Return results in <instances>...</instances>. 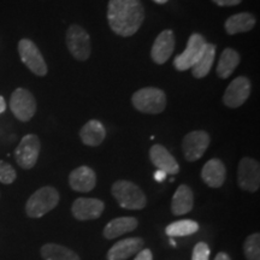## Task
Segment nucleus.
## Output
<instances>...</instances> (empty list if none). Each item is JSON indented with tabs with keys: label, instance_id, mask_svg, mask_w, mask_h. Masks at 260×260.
<instances>
[{
	"label": "nucleus",
	"instance_id": "nucleus-1",
	"mask_svg": "<svg viewBox=\"0 0 260 260\" xmlns=\"http://www.w3.org/2000/svg\"><path fill=\"white\" fill-rule=\"evenodd\" d=\"M145 10L140 0H110L107 21L110 28L119 37H132L141 27Z\"/></svg>",
	"mask_w": 260,
	"mask_h": 260
},
{
	"label": "nucleus",
	"instance_id": "nucleus-2",
	"mask_svg": "<svg viewBox=\"0 0 260 260\" xmlns=\"http://www.w3.org/2000/svg\"><path fill=\"white\" fill-rule=\"evenodd\" d=\"M111 193L117 203L126 210H142L147 205V198L134 182L119 180L112 184Z\"/></svg>",
	"mask_w": 260,
	"mask_h": 260
},
{
	"label": "nucleus",
	"instance_id": "nucleus-3",
	"mask_svg": "<svg viewBox=\"0 0 260 260\" xmlns=\"http://www.w3.org/2000/svg\"><path fill=\"white\" fill-rule=\"evenodd\" d=\"M60 195L56 188L42 187L30 195L25 204V213L30 218H41L59 204Z\"/></svg>",
	"mask_w": 260,
	"mask_h": 260
},
{
	"label": "nucleus",
	"instance_id": "nucleus-4",
	"mask_svg": "<svg viewBox=\"0 0 260 260\" xmlns=\"http://www.w3.org/2000/svg\"><path fill=\"white\" fill-rule=\"evenodd\" d=\"M132 103L140 112L158 115L167 107V95L161 89L147 87L135 92L132 98Z\"/></svg>",
	"mask_w": 260,
	"mask_h": 260
},
{
	"label": "nucleus",
	"instance_id": "nucleus-5",
	"mask_svg": "<svg viewBox=\"0 0 260 260\" xmlns=\"http://www.w3.org/2000/svg\"><path fill=\"white\" fill-rule=\"evenodd\" d=\"M41 151L40 139L35 134H28L22 138L21 142L15 149V159L19 168L30 170L37 164Z\"/></svg>",
	"mask_w": 260,
	"mask_h": 260
},
{
	"label": "nucleus",
	"instance_id": "nucleus-6",
	"mask_svg": "<svg viewBox=\"0 0 260 260\" xmlns=\"http://www.w3.org/2000/svg\"><path fill=\"white\" fill-rule=\"evenodd\" d=\"M18 53L21 57L22 63L35 74L37 76H46L47 75V64L42 57L40 50L37 45L29 39H22L18 42Z\"/></svg>",
	"mask_w": 260,
	"mask_h": 260
},
{
	"label": "nucleus",
	"instance_id": "nucleus-7",
	"mask_svg": "<svg viewBox=\"0 0 260 260\" xmlns=\"http://www.w3.org/2000/svg\"><path fill=\"white\" fill-rule=\"evenodd\" d=\"M206 44V40L201 34H198V32L191 34L190 38L188 39L186 50L175 58V68L178 71H186L193 68L197 64V61L200 59V57L203 56Z\"/></svg>",
	"mask_w": 260,
	"mask_h": 260
},
{
	"label": "nucleus",
	"instance_id": "nucleus-8",
	"mask_svg": "<svg viewBox=\"0 0 260 260\" xmlns=\"http://www.w3.org/2000/svg\"><path fill=\"white\" fill-rule=\"evenodd\" d=\"M10 109L18 121L28 122L37 112V100L25 88H17L11 94Z\"/></svg>",
	"mask_w": 260,
	"mask_h": 260
},
{
	"label": "nucleus",
	"instance_id": "nucleus-9",
	"mask_svg": "<svg viewBox=\"0 0 260 260\" xmlns=\"http://www.w3.org/2000/svg\"><path fill=\"white\" fill-rule=\"evenodd\" d=\"M68 50L75 59L84 61L90 56V38L88 32L77 24L70 25L67 31Z\"/></svg>",
	"mask_w": 260,
	"mask_h": 260
},
{
	"label": "nucleus",
	"instance_id": "nucleus-10",
	"mask_svg": "<svg viewBox=\"0 0 260 260\" xmlns=\"http://www.w3.org/2000/svg\"><path fill=\"white\" fill-rule=\"evenodd\" d=\"M237 182L242 190L254 193L260 187V165L255 159L245 157L239 162Z\"/></svg>",
	"mask_w": 260,
	"mask_h": 260
},
{
	"label": "nucleus",
	"instance_id": "nucleus-11",
	"mask_svg": "<svg viewBox=\"0 0 260 260\" xmlns=\"http://www.w3.org/2000/svg\"><path fill=\"white\" fill-rule=\"evenodd\" d=\"M210 146V135L204 130H194L184 136L182 141L184 158L188 161H197L203 157Z\"/></svg>",
	"mask_w": 260,
	"mask_h": 260
},
{
	"label": "nucleus",
	"instance_id": "nucleus-12",
	"mask_svg": "<svg viewBox=\"0 0 260 260\" xmlns=\"http://www.w3.org/2000/svg\"><path fill=\"white\" fill-rule=\"evenodd\" d=\"M251 81L245 76H239L228 86L223 95L224 105L230 109H236L246 103L251 94Z\"/></svg>",
	"mask_w": 260,
	"mask_h": 260
},
{
	"label": "nucleus",
	"instance_id": "nucleus-13",
	"mask_svg": "<svg viewBox=\"0 0 260 260\" xmlns=\"http://www.w3.org/2000/svg\"><path fill=\"white\" fill-rule=\"evenodd\" d=\"M105 209V205L102 200L95 198H79L74 201L71 206V213L77 220L98 219L102 216Z\"/></svg>",
	"mask_w": 260,
	"mask_h": 260
},
{
	"label": "nucleus",
	"instance_id": "nucleus-14",
	"mask_svg": "<svg viewBox=\"0 0 260 260\" xmlns=\"http://www.w3.org/2000/svg\"><path fill=\"white\" fill-rule=\"evenodd\" d=\"M145 241L141 237H129L116 242L107 252V260H126L144 249Z\"/></svg>",
	"mask_w": 260,
	"mask_h": 260
},
{
	"label": "nucleus",
	"instance_id": "nucleus-15",
	"mask_svg": "<svg viewBox=\"0 0 260 260\" xmlns=\"http://www.w3.org/2000/svg\"><path fill=\"white\" fill-rule=\"evenodd\" d=\"M175 50V35L172 30H164L155 39L151 50V57L155 64H164L169 60Z\"/></svg>",
	"mask_w": 260,
	"mask_h": 260
},
{
	"label": "nucleus",
	"instance_id": "nucleus-16",
	"mask_svg": "<svg viewBox=\"0 0 260 260\" xmlns=\"http://www.w3.org/2000/svg\"><path fill=\"white\" fill-rule=\"evenodd\" d=\"M149 159L158 170L167 172L168 175H176L180 171V165L176 159L162 145L157 144L152 146L149 149Z\"/></svg>",
	"mask_w": 260,
	"mask_h": 260
},
{
	"label": "nucleus",
	"instance_id": "nucleus-17",
	"mask_svg": "<svg viewBox=\"0 0 260 260\" xmlns=\"http://www.w3.org/2000/svg\"><path fill=\"white\" fill-rule=\"evenodd\" d=\"M69 184L71 189L80 193H88L96 186V175L89 167H80L75 169L69 175Z\"/></svg>",
	"mask_w": 260,
	"mask_h": 260
},
{
	"label": "nucleus",
	"instance_id": "nucleus-18",
	"mask_svg": "<svg viewBox=\"0 0 260 260\" xmlns=\"http://www.w3.org/2000/svg\"><path fill=\"white\" fill-rule=\"evenodd\" d=\"M201 178L211 188H220L226 178V169L218 158L210 159L201 170Z\"/></svg>",
	"mask_w": 260,
	"mask_h": 260
},
{
	"label": "nucleus",
	"instance_id": "nucleus-19",
	"mask_svg": "<svg viewBox=\"0 0 260 260\" xmlns=\"http://www.w3.org/2000/svg\"><path fill=\"white\" fill-rule=\"evenodd\" d=\"M194 206L193 190L186 184H181L175 191L171 201V211L175 216H183L189 213Z\"/></svg>",
	"mask_w": 260,
	"mask_h": 260
},
{
	"label": "nucleus",
	"instance_id": "nucleus-20",
	"mask_svg": "<svg viewBox=\"0 0 260 260\" xmlns=\"http://www.w3.org/2000/svg\"><path fill=\"white\" fill-rule=\"evenodd\" d=\"M138 225L139 222L135 217H118L106 224L103 235L107 240H113L126 233L134 232Z\"/></svg>",
	"mask_w": 260,
	"mask_h": 260
},
{
	"label": "nucleus",
	"instance_id": "nucleus-21",
	"mask_svg": "<svg viewBox=\"0 0 260 260\" xmlns=\"http://www.w3.org/2000/svg\"><path fill=\"white\" fill-rule=\"evenodd\" d=\"M80 138L84 145L96 147V146L102 145L106 138L105 126L103 125L102 122L92 119L82 126L80 132Z\"/></svg>",
	"mask_w": 260,
	"mask_h": 260
},
{
	"label": "nucleus",
	"instance_id": "nucleus-22",
	"mask_svg": "<svg viewBox=\"0 0 260 260\" xmlns=\"http://www.w3.org/2000/svg\"><path fill=\"white\" fill-rule=\"evenodd\" d=\"M256 23L254 16L249 12H241L230 16L225 21L224 28L229 35H235L239 32H246L252 30Z\"/></svg>",
	"mask_w": 260,
	"mask_h": 260
},
{
	"label": "nucleus",
	"instance_id": "nucleus-23",
	"mask_svg": "<svg viewBox=\"0 0 260 260\" xmlns=\"http://www.w3.org/2000/svg\"><path fill=\"white\" fill-rule=\"evenodd\" d=\"M240 63V54L233 48H225L220 54L218 65H217V76L220 79H228Z\"/></svg>",
	"mask_w": 260,
	"mask_h": 260
},
{
	"label": "nucleus",
	"instance_id": "nucleus-24",
	"mask_svg": "<svg viewBox=\"0 0 260 260\" xmlns=\"http://www.w3.org/2000/svg\"><path fill=\"white\" fill-rule=\"evenodd\" d=\"M40 253L44 260H81L73 249L57 243H46L41 247Z\"/></svg>",
	"mask_w": 260,
	"mask_h": 260
},
{
	"label": "nucleus",
	"instance_id": "nucleus-25",
	"mask_svg": "<svg viewBox=\"0 0 260 260\" xmlns=\"http://www.w3.org/2000/svg\"><path fill=\"white\" fill-rule=\"evenodd\" d=\"M214 57H216V45L206 44L203 56L197 61V64L191 68L195 79H203V77L209 75L211 68L213 65Z\"/></svg>",
	"mask_w": 260,
	"mask_h": 260
},
{
	"label": "nucleus",
	"instance_id": "nucleus-26",
	"mask_svg": "<svg viewBox=\"0 0 260 260\" xmlns=\"http://www.w3.org/2000/svg\"><path fill=\"white\" fill-rule=\"evenodd\" d=\"M199 230V224L193 219H182L169 224L165 233L170 237H183L195 234Z\"/></svg>",
	"mask_w": 260,
	"mask_h": 260
},
{
	"label": "nucleus",
	"instance_id": "nucleus-27",
	"mask_svg": "<svg viewBox=\"0 0 260 260\" xmlns=\"http://www.w3.org/2000/svg\"><path fill=\"white\" fill-rule=\"evenodd\" d=\"M243 253L247 260H260V235L252 234L245 240Z\"/></svg>",
	"mask_w": 260,
	"mask_h": 260
},
{
	"label": "nucleus",
	"instance_id": "nucleus-28",
	"mask_svg": "<svg viewBox=\"0 0 260 260\" xmlns=\"http://www.w3.org/2000/svg\"><path fill=\"white\" fill-rule=\"evenodd\" d=\"M16 177H17V174L12 165L4 160H0V182L4 184H11L15 182Z\"/></svg>",
	"mask_w": 260,
	"mask_h": 260
},
{
	"label": "nucleus",
	"instance_id": "nucleus-29",
	"mask_svg": "<svg viewBox=\"0 0 260 260\" xmlns=\"http://www.w3.org/2000/svg\"><path fill=\"white\" fill-rule=\"evenodd\" d=\"M210 247L205 242H198L193 249L191 260H209L210 258Z\"/></svg>",
	"mask_w": 260,
	"mask_h": 260
},
{
	"label": "nucleus",
	"instance_id": "nucleus-30",
	"mask_svg": "<svg viewBox=\"0 0 260 260\" xmlns=\"http://www.w3.org/2000/svg\"><path fill=\"white\" fill-rule=\"evenodd\" d=\"M134 260H153V254H152L151 249H141Z\"/></svg>",
	"mask_w": 260,
	"mask_h": 260
},
{
	"label": "nucleus",
	"instance_id": "nucleus-31",
	"mask_svg": "<svg viewBox=\"0 0 260 260\" xmlns=\"http://www.w3.org/2000/svg\"><path fill=\"white\" fill-rule=\"evenodd\" d=\"M218 6H235L239 5L242 0H212Z\"/></svg>",
	"mask_w": 260,
	"mask_h": 260
},
{
	"label": "nucleus",
	"instance_id": "nucleus-32",
	"mask_svg": "<svg viewBox=\"0 0 260 260\" xmlns=\"http://www.w3.org/2000/svg\"><path fill=\"white\" fill-rule=\"evenodd\" d=\"M167 176H168L167 172H164V171H161V170H157V171L154 172V180L157 181V182L165 181V178H167Z\"/></svg>",
	"mask_w": 260,
	"mask_h": 260
},
{
	"label": "nucleus",
	"instance_id": "nucleus-33",
	"mask_svg": "<svg viewBox=\"0 0 260 260\" xmlns=\"http://www.w3.org/2000/svg\"><path fill=\"white\" fill-rule=\"evenodd\" d=\"M214 260H232V258H230V256L228 255L226 253L219 252L218 254L216 255V258H214Z\"/></svg>",
	"mask_w": 260,
	"mask_h": 260
},
{
	"label": "nucleus",
	"instance_id": "nucleus-34",
	"mask_svg": "<svg viewBox=\"0 0 260 260\" xmlns=\"http://www.w3.org/2000/svg\"><path fill=\"white\" fill-rule=\"evenodd\" d=\"M5 110H6L5 99H4V96L0 95V115H2L3 112H5Z\"/></svg>",
	"mask_w": 260,
	"mask_h": 260
},
{
	"label": "nucleus",
	"instance_id": "nucleus-35",
	"mask_svg": "<svg viewBox=\"0 0 260 260\" xmlns=\"http://www.w3.org/2000/svg\"><path fill=\"white\" fill-rule=\"evenodd\" d=\"M154 3H157V4H165V3H168L169 0H153Z\"/></svg>",
	"mask_w": 260,
	"mask_h": 260
},
{
	"label": "nucleus",
	"instance_id": "nucleus-36",
	"mask_svg": "<svg viewBox=\"0 0 260 260\" xmlns=\"http://www.w3.org/2000/svg\"><path fill=\"white\" fill-rule=\"evenodd\" d=\"M170 243H171V246H174V247L176 246V242L174 241V239H171V240H170Z\"/></svg>",
	"mask_w": 260,
	"mask_h": 260
}]
</instances>
